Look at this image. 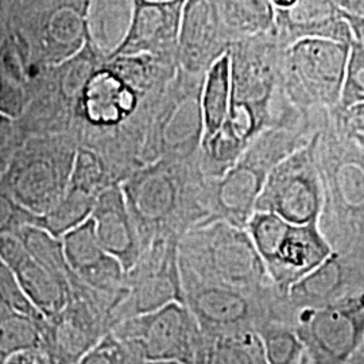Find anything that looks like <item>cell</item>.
I'll list each match as a JSON object with an SVG mask.
<instances>
[{"label": "cell", "mask_w": 364, "mask_h": 364, "mask_svg": "<svg viewBox=\"0 0 364 364\" xmlns=\"http://www.w3.org/2000/svg\"><path fill=\"white\" fill-rule=\"evenodd\" d=\"M52 360H53V359H52ZM53 363L55 364V362H54V360H53Z\"/></svg>", "instance_id": "f35d334b"}, {"label": "cell", "mask_w": 364, "mask_h": 364, "mask_svg": "<svg viewBox=\"0 0 364 364\" xmlns=\"http://www.w3.org/2000/svg\"><path fill=\"white\" fill-rule=\"evenodd\" d=\"M321 208L323 189L312 138L305 147L270 171L255 203V210L270 212L291 224L304 225L317 223Z\"/></svg>", "instance_id": "8fae6325"}, {"label": "cell", "mask_w": 364, "mask_h": 364, "mask_svg": "<svg viewBox=\"0 0 364 364\" xmlns=\"http://www.w3.org/2000/svg\"><path fill=\"white\" fill-rule=\"evenodd\" d=\"M293 326L311 364H348L364 340V293L299 311Z\"/></svg>", "instance_id": "9c48e42d"}, {"label": "cell", "mask_w": 364, "mask_h": 364, "mask_svg": "<svg viewBox=\"0 0 364 364\" xmlns=\"http://www.w3.org/2000/svg\"><path fill=\"white\" fill-rule=\"evenodd\" d=\"M131 364H183L180 362H164V360H158V362H153V360H139V359H135L132 358V362Z\"/></svg>", "instance_id": "8d00e7d4"}, {"label": "cell", "mask_w": 364, "mask_h": 364, "mask_svg": "<svg viewBox=\"0 0 364 364\" xmlns=\"http://www.w3.org/2000/svg\"><path fill=\"white\" fill-rule=\"evenodd\" d=\"M38 216L18 205L11 196L0 189V236L15 235L25 225H37Z\"/></svg>", "instance_id": "f546056e"}, {"label": "cell", "mask_w": 364, "mask_h": 364, "mask_svg": "<svg viewBox=\"0 0 364 364\" xmlns=\"http://www.w3.org/2000/svg\"><path fill=\"white\" fill-rule=\"evenodd\" d=\"M318 129L314 114L290 111L262 131L220 178L209 180V220L246 228L270 171L309 144Z\"/></svg>", "instance_id": "3957f363"}, {"label": "cell", "mask_w": 364, "mask_h": 364, "mask_svg": "<svg viewBox=\"0 0 364 364\" xmlns=\"http://www.w3.org/2000/svg\"><path fill=\"white\" fill-rule=\"evenodd\" d=\"M336 3L344 13L364 18V0H338Z\"/></svg>", "instance_id": "e575fe53"}, {"label": "cell", "mask_w": 364, "mask_h": 364, "mask_svg": "<svg viewBox=\"0 0 364 364\" xmlns=\"http://www.w3.org/2000/svg\"><path fill=\"white\" fill-rule=\"evenodd\" d=\"M364 293V257L332 252L287 291L291 311L318 309Z\"/></svg>", "instance_id": "5bb4252c"}, {"label": "cell", "mask_w": 364, "mask_h": 364, "mask_svg": "<svg viewBox=\"0 0 364 364\" xmlns=\"http://www.w3.org/2000/svg\"><path fill=\"white\" fill-rule=\"evenodd\" d=\"M231 105V63L225 53L208 69L201 90L204 135L201 144L215 136L225 122Z\"/></svg>", "instance_id": "44dd1931"}, {"label": "cell", "mask_w": 364, "mask_h": 364, "mask_svg": "<svg viewBox=\"0 0 364 364\" xmlns=\"http://www.w3.org/2000/svg\"><path fill=\"white\" fill-rule=\"evenodd\" d=\"M48 331V321L15 312L0 302V364L21 352L46 351Z\"/></svg>", "instance_id": "7402d4cb"}, {"label": "cell", "mask_w": 364, "mask_h": 364, "mask_svg": "<svg viewBox=\"0 0 364 364\" xmlns=\"http://www.w3.org/2000/svg\"><path fill=\"white\" fill-rule=\"evenodd\" d=\"M332 112L341 129L364 150V105H355L347 109L336 107Z\"/></svg>", "instance_id": "1f68e13d"}, {"label": "cell", "mask_w": 364, "mask_h": 364, "mask_svg": "<svg viewBox=\"0 0 364 364\" xmlns=\"http://www.w3.org/2000/svg\"><path fill=\"white\" fill-rule=\"evenodd\" d=\"M273 31L282 49L302 39L352 42L350 27L335 0H296L285 10H275Z\"/></svg>", "instance_id": "9a60e30c"}, {"label": "cell", "mask_w": 364, "mask_h": 364, "mask_svg": "<svg viewBox=\"0 0 364 364\" xmlns=\"http://www.w3.org/2000/svg\"><path fill=\"white\" fill-rule=\"evenodd\" d=\"M111 333L108 312L95 299L70 297L49 323L46 352L55 364H76Z\"/></svg>", "instance_id": "4fadbf2b"}, {"label": "cell", "mask_w": 364, "mask_h": 364, "mask_svg": "<svg viewBox=\"0 0 364 364\" xmlns=\"http://www.w3.org/2000/svg\"><path fill=\"white\" fill-rule=\"evenodd\" d=\"M208 182L198 159L146 168L120 182L142 250L158 237L181 239L210 219Z\"/></svg>", "instance_id": "7a4b0ae2"}, {"label": "cell", "mask_w": 364, "mask_h": 364, "mask_svg": "<svg viewBox=\"0 0 364 364\" xmlns=\"http://www.w3.org/2000/svg\"><path fill=\"white\" fill-rule=\"evenodd\" d=\"M343 16L351 31V48L364 53V18L355 16V15L344 13V11H343Z\"/></svg>", "instance_id": "d6a6232c"}, {"label": "cell", "mask_w": 364, "mask_h": 364, "mask_svg": "<svg viewBox=\"0 0 364 364\" xmlns=\"http://www.w3.org/2000/svg\"><path fill=\"white\" fill-rule=\"evenodd\" d=\"M4 364H54L52 358L46 351L34 350L16 353Z\"/></svg>", "instance_id": "836d02e7"}, {"label": "cell", "mask_w": 364, "mask_h": 364, "mask_svg": "<svg viewBox=\"0 0 364 364\" xmlns=\"http://www.w3.org/2000/svg\"><path fill=\"white\" fill-rule=\"evenodd\" d=\"M132 356L126 348L108 333L95 348L82 356L76 364H131Z\"/></svg>", "instance_id": "4dcf8cb0"}, {"label": "cell", "mask_w": 364, "mask_h": 364, "mask_svg": "<svg viewBox=\"0 0 364 364\" xmlns=\"http://www.w3.org/2000/svg\"><path fill=\"white\" fill-rule=\"evenodd\" d=\"M183 304L203 336H228L257 332L263 323L279 320L293 324L294 312L287 296L274 287L262 291L182 281Z\"/></svg>", "instance_id": "5b68a950"}, {"label": "cell", "mask_w": 364, "mask_h": 364, "mask_svg": "<svg viewBox=\"0 0 364 364\" xmlns=\"http://www.w3.org/2000/svg\"><path fill=\"white\" fill-rule=\"evenodd\" d=\"M61 242L66 262L72 272L85 287L112 304V314L115 306L127 293V274L119 260L105 252L100 246L93 220L90 218L81 223L76 228L66 232L61 237Z\"/></svg>", "instance_id": "7c38bea8"}, {"label": "cell", "mask_w": 364, "mask_h": 364, "mask_svg": "<svg viewBox=\"0 0 364 364\" xmlns=\"http://www.w3.org/2000/svg\"><path fill=\"white\" fill-rule=\"evenodd\" d=\"M91 219L100 246L119 260L126 274L129 273L141 257L142 243L120 183L107 186L97 196Z\"/></svg>", "instance_id": "2e32d148"}, {"label": "cell", "mask_w": 364, "mask_h": 364, "mask_svg": "<svg viewBox=\"0 0 364 364\" xmlns=\"http://www.w3.org/2000/svg\"><path fill=\"white\" fill-rule=\"evenodd\" d=\"M313 146L323 189L317 227L333 252L364 257V150L341 129L332 109Z\"/></svg>", "instance_id": "6da1fadb"}, {"label": "cell", "mask_w": 364, "mask_h": 364, "mask_svg": "<svg viewBox=\"0 0 364 364\" xmlns=\"http://www.w3.org/2000/svg\"><path fill=\"white\" fill-rule=\"evenodd\" d=\"M132 358L193 364L203 335L180 302H170L154 312L124 320L111 332Z\"/></svg>", "instance_id": "ba28073f"}, {"label": "cell", "mask_w": 364, "mask_h": 364, "mask_svg": "<svg viewBox=\"0 0 364 364\" xmlns=\"http://www.w3.org/2000/svg\"><path fill=\"white\" fill-rule=\"evenodd\" d=\"M178 242L176 237H158L144 246L126 275L127 294L112 313V329L127 318L154 312L170 302L183 304Z\"/></svg>", "instance_id": "30bf717a"}, {"label": "cell", "mask_w": 364, "mask_h": 364, "mask_svg": "<svg viewBox=\"0 0 364 364\" xmlns=\"http://www.w3.org/2000/svg\"><path fill=\"white\" fill-rule=\"evenodd\" d=\"M182 281L262 291L273 287L246 228L224 220L197 225L178 242Z\"/></svg>", "instance_id": "277c9868"}, {"label": "cell", "mask_w": 364, "mask_h": 364, "mask_svg": "<svg viewBox=\"0 0 364 364\" xmlns=\"http://www.w3.org/2000/svg\"><path fill=\"white\" fill-rule=\"evenodd\" d=\"M183 0L170 4H138L131 37L126 46H153L177 34L178 14Z\"/></svg>", "instance_id": "d4e9b609"}, {"label": "cell", "mask_w": 364, "mask_h": 364, "mask_svg": "<svg viewBox=\"0 0 364 364\" xmlns=\"http://www.w3.org/2000/svg\"><path fill=\"white\" fill-rule=\"evenodd\" d=\"M0 302L15 312L28 316L38 321H46L38 309L28 299L18 284L11 269L0 258Z\"/></svg>", "instance_id": "83f0119b"}, {"label": "cell", "mask_w": 364, "mask_h": 364, "mask_svg": "<svg viewBox=\"0 0 364 364\" xmlns=\"http://www.w3.org/2000/svg\"><path fill=\"white\" fill-rule=\"evenodd\" d=\"M335 1H338V0H335Z\"/></svg>", "instance_id": "ab89813d"}, {"label": "cell", "mask_w": 364, "mask_h": 364, "mask_svg": "<svg viewBox=\"0 0 364 364\" xmlns=\"http://www.w3.org/2000/svg\"><path fill=\"white\" fill-rule=\"evenodd\" d=\"M0 258L48 323L64 311L69 301L65 287L28 254L14 235L0 236Z\"/></svg>", "instance_id": "e0dca14e"}, {"label": "cell", "mask_w": 364, "mask_h": 364, "mask_svg": "<svg viewBox=\"0 0 364 364\" xmlns=\"http://www.w3.org/2000/svg\"><path fill=\"white\" fill-rule=\"evenodd\" d=\"M232 43L274 28L270 0H212Z\"/></svg>", "instance_id": "ffe728a7"}, {"label": "cell", "mask_w": 364, "mask_h": 364, "mask_svg": "<svg viewBox=\"0 0 364 364\" xmlns=\"http://www.w3.org/2000/svg\"><path fill=\"white\" fill-rule=\"evenodd\" d=\"M232 41L212 0H191L185 10L183 49L192 70L209 69L230 50Z\"/></svg>", "instance_id": "ac0fdd59"}, {"label": "cell", "mask_w": 364, "mask_h": 364, "mask_svg": "<svg viewBox=\"0 0 364 364\" xmlns=\"http://www.w3.org/2000/svg\"><path fill=\"white\" fill-rule=\"evenodd\" d=\"M246 231L272 285L284 296L333 252L317 223L291 224L270 212L255 210L248 219Z\"/></svg>", "instance_id": "52a82bcc"}, {"label": "cell", "mask_w": 364, "mask_h": 364, "mask_svg": "<svg viewBox=\"0 0 364 364\" xmlns=\"http://www.w3.org/2000/svg\"><path fill=\"white\" fill-rule=\"evenodd\" d=\"M299 364H311V362H309V360H308V358H306V355L304 356V359L301 360V363Z\"/></svg>", "instance_id": "74e56055"}, {"label": "cell", "mask_w": 364, "mask_h": 364, "mask_svg": "<svg viewBox=\"0 0 364 364\" xmlns=\"http://www.w3.org/2000/svg\"><path fill=\"white\" fill-rule=\"evenodd\" d=\"M348 364H364V340L363 343L360 344V347L358 348V351L353 353Z\"/></svg>", "instance_id": "d590c367"}, {"label": "cell", "mask_w": 364, "mask_h": 364, "mask_svg": "<svg viewBox=\"0 0 364 364\" xmlns=\"http://www.w3.org/2000/svg\"><path fill=\"white\" fill-rule=\"evenodd\" d=\"M97 196L81 189L73 183H68L65 193L58 204L46 215L38 218L36 227H39L57 239L76 228L91 218Z\"/></svg>", "instance_id": "484cf974"}, {"label": "cell", "mask_w": 364, "mask_h": 364, "mask_svg": "<svg viewBox=\"0 0 364 364\" xmlns=\"http://www.w3.org/2000/svg\"><path fill=\"white\" fill-rule=\"evenodd\" d=\"M26 248L28 254L42 264L53 277L65 287L69 297L72 293L84 287L66 262L61 239L54 237L48 231L36 227L25 225L14 235Z\"/></svg>", "instance_id": "603a6c76"}, {"label": "cell", "mask_w": 364, "mask_h": 364, "mask_svg": "<svg viewBox=\"0 0 364 364\" xmlns=\"http://www.w3.org/2000/svg\"><path fill=\"white\" fill-rule=\"evenodd\" d=\"M267 364H299L305 350L294 326L287 321L269 320L257 329Z\"/></svg>", "instance_id": "4316f807"}, {"label": "cell", "mask_w": 364, "mask_h": 364, "mask_svg": "<svg viewBox=\"0 0 364 364\" xmlns=\"http://www.w3.org/2000/svg\"><path fill=\"white\" fill-rule=\"evenodd\" d=\"M364 105V53L351 48L338 107L343 109Z\"/></svg>", "instance_id": "f1b7e54d"}, {"label": "cell", "mask_w": 364, "mask_h": 364, "mask_svg": "<svg viewBox=\"0 0 364 364\" xmlns=\"http://www.w3.org/2000/svg\"><path fill=\"white\" fill-rule=\"evenodd\" d=\"M351 45L302 39L279 55L278 91L299 109H333L340 105Z\"/></svg>", "instance_id": "8992f818"}, {"label": "cell", "mask_w": 364, "mask_h": 364, "mask_svg": "<svg viewBox=\"0 0 364 364\" xmlns=\"http://www.w3.org/2000/svg\"><path fill=\"white\" fill-rule=\"evenodd\" d=\"M135 97L117 78L102 73L92 80L85 91V117L96 126H114L130 115Z\"/></svg>", "instance_id": "d6986e66"}, {"label": "cell", "mask_w": 364, "mask_h": 364, "mask_svg": "<svg viewBox=\"0 0 364 364\" xmlns=\"http://www.w3.org/2000/svg\"><path fill=\"white\" fill-rule=\"evenodd\" d=\"M193 364H267L257 332L203 336Z\"/></svg>", "instance_id": "cb8c5ba5"}]
</instances>
